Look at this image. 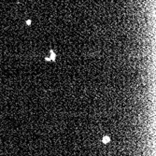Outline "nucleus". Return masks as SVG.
I'll return each mask as SVG.
<instances>
[{
  "label": "nucleus",
  "mask_w": 156,
  "mask_h": 156,
  "mask_svg": "<svg viewBox=\"0 0 156 156\" xmlns=\"http://www.w3.org/2000/svg\"><path fill=\"white\" fill-rule=\"evenodd\" d=\"M109 141V137H105L104 138H103V142L104 143H106V142H108Z\"/></svg>",
  "instance_id": "obj_1"
}]
</instances>
